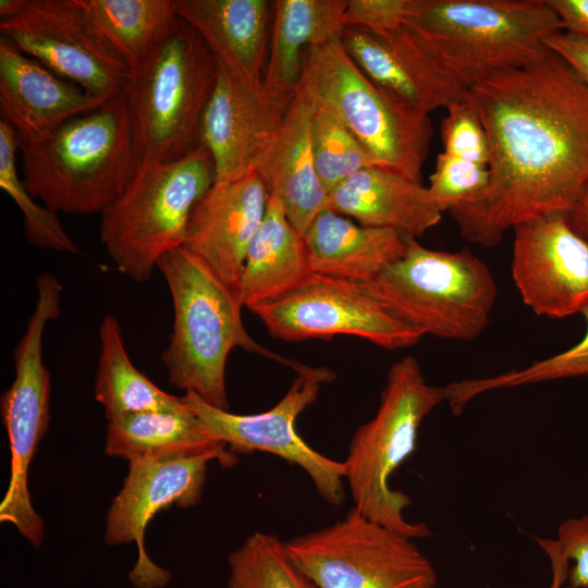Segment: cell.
Instances as JSON below:
<instances>
[{"label": "cell", "mask_w": 588, "mask_h": 588, "mask_svg": "<svg viewBox=\"0 0 588 588\" xmlns=\"http://www.w3.org/2000/svg\"><path fill=\"white\" fill-rule=\"evenodd\" d=\"M486 130L489 185L450 212L467 241L500 243L518 223L568 212L588 186V83L549 49L467 91Z\"/></svg>", "instance_id": "6da1fadb"}, {"label": "cell", "mask_w": 588, "mask_h": 588, "mask_svg": "<svg viewBox=\"0 0 588 588\" xmlns=\"http://www.w3.org/2000/svg\"><path fill=\"white\" fill-rule=\"evenodd\" d=\"M404 24L466 91L539 60L548 40L563 32L547 0H411Z\"/></svg>", "instance_id": "7a4b0ae2"}, {"label": "cell", "mask_w": 588, "mask_h": 588, "mask_svg": "<svg viewBox=\"0 0 588 588\" xmlns=\"http://www.w3.org/2000/svg\"><path fill=\"white\" fill-rule=\"evenodd\" d=\"M22 180L59 213H100L124 191L139 163L125 97L76 115L44 138L20 145Z\"/></svg>", "instance_id": "3957f363"}, {"label": "cell", "mask_w": 588, "mask_h": 588, "mask_svg": "<svg viewBox=\"0 0 588 588\" xmlns=\"http://www.w3.org/2000/svg\"><path fill=\"white\" fill-rule=\"evenodd\" d=\"M173 305V328L161 354L168 380L207 404L228 409L225 366L232 350L262 355L295 368L298 363L257 343L246 331L236 293L183 246L158 261Z\"/></svg>", "instance_id": "277c9868"}, {"label": "cell", "mask_w": 588, "mask_h": 588, "mask_svg": "<svg viewBox=\"0 0 588 588\" xmlns=\"http://www.w3.org/2000/svg\"><path fill=\"white\" fill-rule=\"evenodd\" d=\"M443 401V387L427 383L418 360L404 356L390 367L376 415L354 432L343 461L353 507L412 539L431 531L404 517L411 498L391 489L390 478L414 453L422 420Z\"/></svg>", "instance_id": "5b68a950"}, {"label": "cell", "mask_w": 588, "mask_h": 588, "mask_svg": "<svg viewBox=\"0 0 588 588\" xmlns=\"http://www.w3.org/2000/svg\"><path fill=\"white\" fill-rule=\"evenodd\" d=\"M215 183L210 151L199 145L174 162L139 160L121 195L101 212L100 242L118 270L135 282L183 246L192 212Z\"/></svg>", "instance_id": "8992f818"}, {"label": "cell", "mask_w": 588, "mask_h": 588, "mask_svg": "<svg viewBox=\"0 0 588 588\" xmlns=\"http://www.w3.org/2000/svg\"><path fill=\"white\" fill-rule=\"evenodd\" d=\"M360 284L424 335L457 341L485 331L498 295L489 267L470 250H436L414 237L400 259Z\"/></svg>", "instance_id": "52a82bcc"}, {"label": "cell", "mask_w": 588, "mask_h": 588, "mask_svg": "<svg viewBox=\"0 0 588 588\" xmlns=\"http://www.w3.org/2000/svg\"><path fill=\"white\" fill-rule=\"evenodd\" d=\"M218 63L198 33L181 22L124 91L140 160L174 162L200 145V123Z\"/></svg>", "instance_id": "ba28073f"}, {"label": "cell", "mask_w": 588, "mask_h": 588, "mask_svg": "<svg viewBox=\"0 0 588 588\" xmlns=\"http://www.w3.org/2000/svg\"><path fill=\"white\" fill-rule=\"evenodd\" d=\"M301 83L339 115L381 167L421 182L432 137L429 114L367 76L341 37L305 50Z\"/></svg>", "instance_id": "9c48e42d"}, {"label": "cell", "mask_w": 588, "mask_h": 588, "mask_svg": "<svg viewBox=\"0 0 588 588\" xmlns=\"http://www.w3.org/2000/svg\"><path fill=\"white\" fill-rule=\"evenodd\" d=\"M37 299L14 351V379L1 396L10 453V480L0 503V522L10 523L34 547L44 539V522L28 490V469L50 421V373L42 355L44 332L60 315L62 285L51 273L36 279Z\"/></svg>", "instance_id": "30bf717a"}, {"label": "cell", "mask_w": 588, "mask_h": 588, "mask_svg": "<svg viewBox=\"0 0 588 588\" xmlns=\"http://www.w3.org/2000/svg\"><path fill=\"white\" fill-rule=\"evenodd\" d=\"M318 588H436L437 572L412 538L354 507L332 525L284 541Z\"/></svg>", "instance_id": "8fae6325"}, {"label": "cell", "mask_w": 588, "mask_h": 588, "mask_svg": "<svg viewBox=\"0 0 588 588\" xmlns=\"http://www.w3.org/2000/svg\"><path fill=\"white\" fill-rule=\"evenodd\" d=\"M294 370L297 376L284 396L261 413H230L207 404L192 392H186L183 399L207 431L226 443L230 452H266L295 464L306 471L326 502L341 505L344 500V463L326 457L310 448L295 429L298 415L316 402L321 385L332 381L335 373L326 367H310L301 363Z\"/></svg>", "instance_id": "7c38bea8"}, {"label": "cell", "mask_w": 588, "mask_h": 588, "mask_svg": "<svg viewBox=\"0 0 588 588\" xmlns=\"http://www.w3.org/2000/svg\"><path fill=\"white\" fill-rule=\"evenodd\" d=\"M249 310L273 339L286 342L351 335L387 350H400L424 336L360 283L317 273L284 296Z\"/></svg>", "instance_id": "4fadbf2b"}, {"label": "cell", "mask_w": 588, "mask_h": 588, "mask_svg": "<svg viewBox=\"0 0 588 588\" xmlns=\"http://www.w3.org/2000/svg\"><path fill=\"white\" fill-rule=\"evenodd\" d=\"M1 36L62 78L90 95H123L131 73L95 30L77 0H27L1 20Z\"/></svg>", "instance_id": "5bb4252c"}, {"label": "cell", "mask_w": 588, "mask_h": 588, "mask_svg": "<svg viewBox=\"0 0 588 588\" xmlns=\"http://www.w3.org/2000/svg\"><path fill=\"white\" fill-rule=\"evenodd\" d=\"M512 278L534 313L564 318L588 306V241L567 212L553 211L513 228Z\"/></svg>", "instance_id": "9a60e30c"}, {"label": "cell", "mask_w": 588, "mask_h": 588, "mask_svg": "<svg viewBox=\"0 0 588 588\" xmlns=\"http://www.w3.org/2000/svg\"><path fill=\"white\" fill-rule=\"evenodd\" d=\"M215 460L203 455L130 463L123 486L107 513L105 541L109 546L135 542L137 560L128 573L135 588H161L169 583L170 572L154 563L146 552V527L161 510L197 505L208 464Z\"/></svg>", "instance_id": "2e32d148"}, {"label": "cell", "mask_w": 588, "mask_h": 588, "mask_svg": "<svg viewBox=\"0 0 588 588\" xmlns=\"http://www.w3.org/2000/svg\"><path fill=\"white\" fill-rule=\"evenodd\" d=\"M217 83L200 123V144L211 154L215 182L254 172L280 128L294 93L252 86L219 66Z\"/></svg>", "instance_id": "e0dca14e"}, {"label": "cell", "mask_w": 588, "mask_h": 588, "mask_svg": "<svg viewBox=\"0 0 588 588\" xmlns=\"http://www.w3.org/2000/svg\"><path fill=\"white\" fill-rule=\"evenodd\" d=\"M268 200L269 193L256 172L215 182L192 212L183 247L236 291Z\"/></svg>", "instance_id": "ac0fdd59"}, {"label": "cell", "mask_w": 588, "mask_h": 588, "mask_svg": "<svg viewBox=\"0 0 588 588\" xmlns=\"http://www.w3.org/2000/svg\"><path fill=\"white\" fill-rule=\"evenodd\" d=\"M108 99L88 94L0 37V111L17 145L39 140Z\"/></svg>", "instance_id": "d6986e66"}, {"label": "cell", "mask_w": 588, "mask_h": 588, "mask_svg": "<svg viewBox=\"0 0 588 588\" xmlns=\"http://www.w3.org/2000/svg\"><path fill=\"white\" fill-rule=\"evenodd\" d=\"M341 41L367 76L420 112L446 109L467 96L440 71L405 24L383 35L346 27Z\"/></svg>", "instance_id": "ffe728a7"}, {"label": "cell", "mask_w": 588, "mask_h": 588, "mask_svg": "<svg viewBox=\"0 0 588 588\" xmlns=\"http://www.w3.org/2000/svg\"><path fill=\"white\" fill-rule=\"evenodd\" d=\"M311 110L313 98L299 82L280 128L254 168L269 195L280 201L290 222L303 235L327 208L328 200L311 150Z\"/></svg>", "instance_id": "44dd1931"}, {"label": "cell", "mask_w": 588, "mask_h": 588, "mask_svg": "<svg viewBox=\"0 0 588 588\" xmlns=\"http://www.w3.org/2000/svg\"><path fill=\"white\" fill-rule=\"evenodd\" d=\"M173 4L219 66L244 84L264 82L274 1L173 0Z\"/></svg>", "instance_id": "7402d4cb"}, {"label": "cell", "mask_w": 588, "mask_h": 588, "mask_svg": "<svg viewBox=\"0 0 588 588\" xmlns=\"http://www.w3.org/2000/svg\"><path fill=\"white\" fill-rule=\"evenodd\" d=\"M327 208L360 225L414 238L436 226L443 213L421 182L384 167L364 169L335 186Z\"/></svg>", "instance_id": "603a6c76"}, {"label": "cell", "mask_w": 588, "mask_h": 588, "mask_svg": "<svg viewBox=\"0 0 588 588\" xmlns=\"http://www.w3.org/2000/svg\"><path fill=\"white\" fill-rule=\"evenodd\" d=\"M105 452L128 463L212 455L223 467H232L237 461L188 405L182 411L147 412L108 421Z\"/></svg>", "instance_id": "cb8c5ba5"}, {"label": "cell", "mask_w": 588, "mask_h": 588, "mask_svg": "<svg viewBox=\"0 0 588 588\" xmlns=\"http://www.w3.org/2000/svg\"><path fill=\"white\" fill-rule=\"evenodd\" d=\"M314 273L366 283L400 259L406 237L379 228L360 225L328 208L304 234Z\"/></svg>", "instance_id": "d4e9b609"}, {"label": "cell", "mask_w": 588, "mask_h": 588, "mask_svg": "<svg viewBox=\"0 0 588 588\" xmlns=\"http://www.w3.org/2000/svg\"><path fill=\"white\" fill-rule=\"evenodd\" d=\"M313 273L304 235L290 222L280 201L269 195L265 217L248 246L235 291L241 305L252 309L280 298Z\"/></svg>", "instance_id": "484cf974"}, {"label": "cell", "mask_w": 588, "mask_h": 588, "mask_svg": "<svg viewBox=\"0 0 588 588\" xmlns=\"http://www.w3.org/2000/svg\"><path fill=\"white\" fill-rule=\"evenodd\" d=\"M347 0H277L264 84L294 93L306 49L340 38Z\"/></svg>", "instance_id": "4316f807"}, {"label": "cell", "mask_w": 588, "mask_h": 588, "mask_svg": "<svg viewBox=\"0 0 588 588\" xmlns=\"http://www.w3.org/2000/svg\"><path fill=\"white\" fill-rule=\"evenodd\" d=\"M86 17L122 59L131 76L159 52L182 20L173 0H77Z\"/></svg>", "instance_id": "83f0119b"}, {"label": "cell", "mask_w": 588, "mask_h": 588, "mask_svg": "<svg viewBox=\"0 0 588 588\" xmlns=\"http://www.w3.org/2000/svg\"><path fill=\"white\" fill-rule=\"evenodd\" d=\"M99 355L95 399L108 421L147 412H173L187 407L183 396L162 391L132 363L118 319L108 314L99 324Z\"/></svg>", "instance_id": "f1b7e54d"}, {"label": "cell", "mask_w": 588, "mask_h": 588, "mask_svg": "<svg viewBox=\"0 0 588 588\" xmlns=\"http://www.w3.org/2000/svg\"><path fill=\"white\" fill-rule=\"evenodd\" d=\"M311 98V150L327 193L358 171L381 167L329 106Z\"/></svg>", "instance_id": "f546056e"}, {"label": "cell", "mask_w": 588, "mask_h": 588, "mask_svg": "<svg viewBox=\"0 0 588 588\" xmlns=\"http://www.w3.org/2000/svg\"><path fill=\"white\" fill-rule=\"evenodd\" d=\"M17 138L13 128L0 120V187L23 213L27 241L39 248L78 254L81 250L63 228L57 212L37 204L23 183L16 167Z\"/></svg>", "instance_id": "4dcf8cb0"}, {"label": "cell", "mask_w": 588, "mask_h": 588, "mask_svg": "<svg viewBox=\"0 0 588 588\" xmlns=\"http://www.w3.org/2000/svg\"><path fill=\"white\" fill-rule=\"evenodd\" d=\"M229 568L228 588H318L291 561L284 541L262 531L229 555Z\"/></svg>", "instance_id": "1f68e13d"}, {"label": "cell", "mask_w": 588, "mask_h": 588, "mask_svg": "<svg viewBox=\"0 0 588 588\" xmlns=\"http://www.w3.org/2000/svg\"><path fill=\"white\" fill-rule=\"evenodd\" d=\"M581 314L586 318L587 329L578 343L562 353L535 362L519 370L507 371L487 378L451 382L446 384V396L450 407L455 413H462L469 401L488 391L587 376L588 306Z\"/></svg>", "instance_id": "d6a6232c"}, {"label": "cell", "mask_w": 588, "mask_h": 588, "mask_svg": "<svg viewBox=\"0 0 588 588\" xmlns=\"http://www.w3.org/2000/svg\"><path fill=\"white\" fill-rule=\"evenodd\" d=\"M487 166L440 152L429 177L428 191L442 212L477 203L489 185Z\"/></svg>", "instance_id": "836d02e7"}, {"label": "cell", "mask_w": 588, "mask_h": 588, "mask_svg": "<svg viewBox=\"0 0 588 588\" xmlns=\"http://www.w3.org/2000/svg\"><path fill=\"white\" fill-rule=\"evenodd\" d=\"M441 139L443 152L488 167L490 159L488 136L467 96L446 108V114L441 123Z\"/></svg>", "instance_id": "e575fe53"}, {"label": "cell", "mask_w": 588, "mask_h": 588, "mask_svg": "<svg viewBox=\"0 0 588 588\" xmlns=\"http://www.w3.org/2000/svg\"><path fill=\"white\" fill-rule=\"evenodd\" d=\"M411 0H347L345 28H360L383 35L400 28L408 14Z\"/></svg>", "instance_id": "d590c367"}, {"label": "cell", "mask_w": 588, "mask_h": 588, "mask_svg": "<svg viewBox=\"0 0 588 588\" xmlns=\"http://www.w3.org/2000/svg\"><path fill=\"white\" fill-rule=\"evenodd\" d=\"M551 541L569 561L567 584L574 588H588V514L561 523L556 538Z\"/></svg>", "instance_id": "8d00e7d4"}, {"label": "cell", "mask_w": 588, "mask_h": 588, "mask_svg": "<svg viewBox=\"0 0 588 588\" xmlns=\"http://www.w3.org/2000/svg\"><path fill=\"white\" fill-rule=\"evenodd\" d=\"M547 46L561 56L588 83V39L560 32L548 40Z\"/></svg>", "instance_id": "74e56055"}, {"label": "cell", "mask_w": 588, "mask_h": 588, "mask_svg": "<svg viewBox=\"0 0 588 588\" xmlns=\"http://www.w3.org/2000/svg\"><path fill=\"white\" fill-rule=\"evenodd\" d=\"M558 14L563 32L588 39V0H547Z\"/></svg>", "instance_id": "f35d334b"}, {"label": "cell", "mask_w": 588, "mask_h": 588, "mask_svg": "<svg viewBox=\"0 0 588 588\" xmlns=\"http://www.w3.org/2000/svg\"><path fill=\"white\" fill-rule=\"evenodd\" d=\"M538 543L550 560L552 579L549 588H574L565 585L568 578L569 561L554 547L551 539H538Z\"/></svg>", "instance_id": "ab89813d"}, {"label": "cell", "mask_w": 588, "mask_h": 588, "mask_svg": "<svg viewBox=\"0 0 588 588\" xmlns=\"http://www.w3.org/2000/svg\"><path fill=\"white\" fill-rule=\"evenodd\" d=\"M567 215L573 226L588 241V186Z\"/></svg>", "instance_id": "60d3db41"}, {"label": "cell", "mask_w": 588, "mask_h": 588, "mask_svg": "<svg viewBox=\"0 0 588 588\" xmlns=\"http://www.w3.org/2000/svg\"><path fill=\"white\" fill-rule=\"evenodd\" d=\"M27 0H1L0 16L1 20L17 15L25 7Z\"/></svg>", "instance_id": "b9f144b4"}]
</instances>
